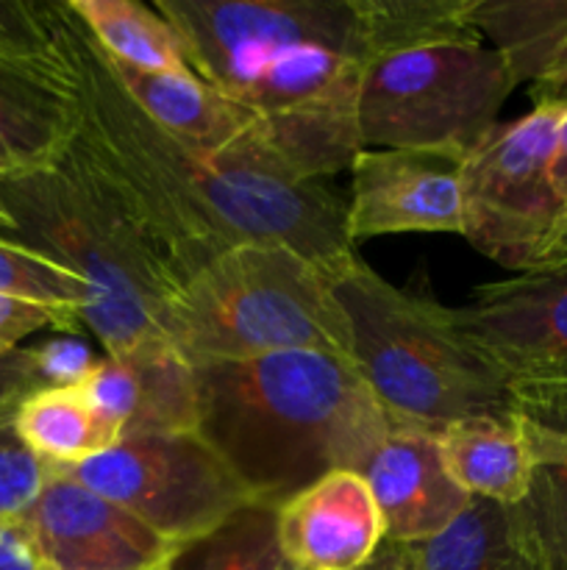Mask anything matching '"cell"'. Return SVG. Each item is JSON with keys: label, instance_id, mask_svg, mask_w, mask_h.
<instances>
[{"label": "cell", "instance_id": "7c38bea8", "mask_svg": "<svg viewBox=\"0 0 567 570\" xmlns=\"http://www.w3.org/2000/svg\"><path fill=\"white\" fill-rule=\"evenodd\" d=\"M459 165L415 150H361L350 165V243L384 234H461Z\"/></svg>", "mask_w": 567, "mask_h": 570}, {"label": "cell", "instance_id": "484cf974", "mask_svg": "<svg viewBox=\"0 0 567 570\" xmlns=\"http://www.w3.org/2000/svg\"><path fill=\"white\" fill-rule=\"evenodd\" d=\"M517 512L548 562L567 566V462L539 460Z\"/></svg>", "mask_w": 567, "mask_h": 570}, {"label": "cell", "instance_id": "52a82bcc", "mask_svg": "<svg viewBox=\"0 0 567 570\" xmlns=\"http://www.w3.org/2000/svg\"><path fill=\"white\" fill-rule=\"evenodd\" d=\"M517 81L487 42L434 45L367 65L359 89L365 148L465 161L498 126Z\"/></svg>", "mask_w": 567, "mask_h": 570}, {"label": "cell", "instance_id": "277c9868", "mask_svg": "<svg viewBox=\"0 0 567 570\" xmlns=\"http://www.w3.org/2000/svg\"><path fill=\"white\" fill-rule=\"evenodd\" d=\"M0 237L39 250L87 284L81 323L106 356L161 337L159 312L176 278L76 134L48 165L0 176Z\"/></svg>", "mask_w": 567, "mask_h": 570}, {"label": "cell", "instance_id": "ffe728a7", "mask_svg": "<svg viewBox=\"0 0 567 570\" xmlns=\"http://www.w3.org/2000/svg\"><path fill=\"white\" fill-rule=\"evenodd\" d=\"M131 371L133 412L126 438L142 434L198 432V384L195 367L170 348L165 337H153L128 354L117 356Z\"/></svg>", "mask_w": 567, "mask_h": 570}, {"label": "cell", "instance_id": "d6a6232c", "mask_svg": "<svg viewBox=\"0 0 567 570\" xmlns=\"http://www.w3.org/2000/svg\"><path fill=\"white\" fill-rule=\"evenodd\" d=\"M534 106H559L567 109V42L556 53L554 65L531 83Z\"/></svg>", "mask_w": 567, "mask_h": 570}, {"label": "cell", "instance_id": "e575fe53", "mask_svg": "<svg viewBox=\"0 0 567 570\" xmlns=\"http://www.w3.org/2000/svg\"><path fill=\"white\" fill-rule=\"evenodd\" d=\"M556 267H567V206L559 226H556V232L550 234L548 245H545L543 256H539L534 271H556Z\"/></svg>", "mask_w": 567, "mask_h": 570}, {"label": "cell", "instance_id": "9c48e42d", "mask_svg": "<svg viewBox=\"0 0 567 570\" xmlns=\"http://www.w3.org/2000/svg\"><path fill=\"white\" fill-rule=\"evenodd\" d=\"M59 471L126 507L172 546L203 538L256 501L198 432L126 438L103 454Z\"/></svg>", "mask_w": 567, "mask_h": 570}, {"label": "cell", "instance_id": "ac0fdd59", "mask_svg": "<svg viewBox=\"0 0 567 570\" xmlns=\"http://www.w3.org/2000/svg\"><path fill=\"white\" fill-rule=\"evenodd\" d=\"M420 570H548L517 507L472 499L437 538L415 546Z\"/></svg>", "mask_w": 567, "mask_h": 570}, {"label": "cell", "instance_id": "f1b7e54d", "mask_svg": "<svg viewBox=\"0 0 567 570\" xmlns=\"http://www.w3.org/2000/svg\"><path fill=\"white\" fill-rule=\"evenodd\" d=\"M76 326H83L81 315H76V312L0 295V348H20L22 340L44 332V328L72 332Z\"/></svg>", "mask_w": 567, "mask_h": 570}, {"label": "cell", "instance_id": "d590c367", "mask_svg": "<svg viewBox=\"0 0 567 570\" xmlns=\"http://www.w3.org/2000/svg\"><path fill=\"white\" fill-rule=\"evenodd\" d=\"M554 184L559 189L561 200L567 206V111L561 117L559 139H556V154H554Z\"/></svg>", "mask_w": 567, "mask_h": 570}, {"label": "cell", "instance_id": "74e56055", "mask_svg": "<svg viewBox=\"0 0 567 570\" xmlns=\"http://www.w3.org/2000/svg\"><path fill=\"white\" fill-rule=\"evenodd\" d=\"M11 412H14V410H9V412H0V417H6V415H11Z\"/></svg>", "mask_w": 567, "mask_h": 570}, {"label": "cell", "instance_id": "8fae6325", "mask_svg": "<svg viewBox=\"0 0 567 570\" xmlns=\"http://www.w3.org/2000/svg\"><path fill=\"white\" fill-rule=\"evenodd\" d=\"M450 317L509 382L567 373V267L484 284Z\"/></svg>", "mask_w": 567, "mask_h": 570}, {"label": "cell", "instance_id": "8d00e7d4", "mask_svg": "<svg viewBox=\"0 0 567 570\" xmlns=\"http://www.w3.org/2000/svg\"><path fill=\"white\" fill-rule=\"evenodd\" d=\"M548 570H567V566H561V562H548Z\"/></svg>", "mask_w": 567, "mask_h": 570}, {"label": "cell", "instance_id": "2e32d148", "mask_svg": "<svg viewBox=\"0 0 567 570\" xmlns=\"http://www.w3.org/2000/svg\"><path fill=\"white\" fill-rule=\"evenodd\" d=\"M111 67L139 109L181 142L209 154H261L256 117L195 72H142L115 61Z\"/></svg>", "mask_w": 567, "mask_h": 570}, {"label": "cell", "instance_id": "7a4b0ae2", "mask_svg": "<svg viewBox=\"0 0 567 570\" xmlns=\"http://www.w3.org/2000/svg\"><path fill=\"white\" fill-rule=\"evenodd\" d=\"M189 70L256 117V145L295 181H326L365 150L370 65L359 0H156Z\"/></svg>", "mask_w": 567, "mask_h": 570}, {"label": "cell", "instance_id": "f546056e", "mask_svg": "<svg viewBox=\"0 0 567 570\" xmlns=\"http://www.w3.org/2000/svg\"><path fill=\"white\" fill-rule=\"evenodd\" d=\"M33 351H37L44 387H81L92 367L98 365V356L78 337L48 340Z\"/></svg>", "mask_w": 567, "mask_h": 570}, {"label": "cell", "instance_id": "44dd1931", "mask_svg": "<svg viewBox=\"0 0 567 570\" xmlns=\"http://www.w3.org/2000/svg\"><path fill=\"white\" fill-rule=\"evenodd\" d=\"M472 20L517 83H534L567 42V0H476Z\"/></svg>", "mask_w": 567, "mask_h": 570}, {"label": "cell", "instance_id": "5b68a950", "mask_svg": "<svg viewBox=\"0 0 567 570\" xmlns=\"http://www.w3.org/2000/svg\"><path fill=\"white\" fill-rule=\"evenodd\" d=\"M331 287L348 317L350 360L392 423L439 432L515 412L511 382L456 328L450 306L395 287L361 259Z\"/></svg>", "mask_w": 567, "mask_h": 570}, {"label": "cell", "instance_id": "ba28073f", "mask_svg": "<svg viewBox=\"0 0 567 570\" xmlns=\"http://www.w3.org/2000/svg\"><path fill=\"white\" fill-rule=\"evenodd\" d=\"M559 106L498 122L459 165L461 237L517 273H531L565 215L554 184Z\"/></svg>", "mask_w": 567, "mask_h": 570}, {"label": "cell", "instance_id": "1f68e13d", "mask_svg": "<svg viewBox=\"0 0 567 570\" xmlns=\"http://www.w3.org/2000/svg\"><path fill=\"white\" fill-rule=\"evenodd\" d=\"M0 570H42L20 521L0 523Z\"/></svg>", "mask_w": 567, "mask_h": 570}, {"label": "cell", "instance_id": "30bf717a", "mask_svg": "<svg viewBox=\"0 0 567 570\" xmlns=\"http://www.w3.org/2000/svg\"><path fill=\"white\" fill-rule=\"evenodd\" d=\"M42 570H165L176 546L53 468L20 518Z\"/></svg>", "mask_w": 567, "mask_h": 570}, {"label": "cell", "instance_id": "603a6c76", "mask_svg": "<svg viewBox=\"0 0 567 570\" xmlns=\"http://www.w3.org/2000/svg\"><path fill=\"white\" fill-rule=\"evenodd\" d=\"M472 3L476 0H359L370 65L434 45L484 42Z\"/></svg>", "mask_w": 567, "mask_h": 570}, {"label": "cell", "instance_id": "7402d4cb", "mask_svg": "<svg viewBox=\"0 0 567 570\" xmlns=\"http://www.w3.org/2000/svg\"><path fill=\"white\" fill-rule=\"evenodd\" d=\"M94 42L115 65L142 72H192L176 28L137 0H70Z\"/></svg>", "mask_w": 567, "mask_h": 570}, {"label": "cell", "instance_id": "4316f807", "mask_svg": "<svg viewBox=\"0 0 567 570\" xmlns=\"http://www.w3.org/2000/svg\"><path fill=\"white\" fill-rule=\"evenodd\" d=\"M53 468L44 465L11 426L0 417V523L20 521L48 482Z\"/></svg>", "mask_w": 567, "mask_h": 570}, {"label": "cell", "instance_id": "8992f818", "mask_svg": "<svg viewBox=\"0 0 567 570\" xmlns=\"http://www.w3.org/2000/svg\"><path fill=\"white\" fill-rule=\"evenodd\" d=\"M159 334L192 367L287 351H326L350 360V326L331 276L276 243H239L222 250L167 295Z\"/></svg>", "mask_w": 567, "mask_h": 570}, {"label": "cell", "instance_id": "6da1fadb", "mask_svg": "<svg viewBox=\"0 0 567 570\" xmlns=\"http://www.w3.org/2000/svg\"><path fill=\"white\" fill-rule=\"evenodd\" d=\"M48 28L76 100V137L117 184L178 287L239 243L287 245L331 278L359 259L348 200L328 181H295L253 150L209 154L181 142L139 109L70 0H48Z\"/></svg>", "mask_w": 567, "mask_h": 570}, {"label": "cell", "instance_id": "9a60e30c", "mask_svg": "<svg viewBox=\"0 0 567 570\" xmlns=\"http://www.w3.org/2000/svg\"><path fill=\"white\" fill-rule=\"evenodd\" d=\"M76 128V100L50 53V31L44 61L0 59V176L53 161Z\"/></svg>", "mask_w": 567, "mask_h": 570}, {"label": "cell", "instance_id": "83f0119b", "mask_svg": "<svg viewBox=\"0 0 567 570\" xmlns=\"http://www.w3.org/2000/svg\"><path fill=\"white\" fill-rule=\"evenodd\" d=\"M511 404L523 423L567 443V373L511 382Z\"/></svg>", "mask_w": 567, "mask_h": 570}, {"label": "cell", "instance_id": "4fadbf2b", "mask_svg": "<svg viewBox=\"0 0 567 570\" xmlns=\"http://www.w3.org/2000/svg\"><path fill=\"white\" fill-rule=\"evenodd\" d=\"M278 543L292 570H361L387 540L359 471H331L278 504Z\"/></svg>", "mask_w": 567, "mask_h": 570}, {"label": "cell", "instance_id": "3957f363", "mask_svg": "<svg viewBox=\"0 0 567 570\" xmlns=\"http://www.w3.org/2000/svg\"><path fill=\"white\" fill-rule=\"evenodd\" d=\"M198 434L261 504L331 471H359L392 429L354 360L287 351L195 365Z\"/></svg>", "mask_w": 567, "mask_h": 570}, {"label": "cell", "instance_id": "d6986e66", "mask_svg": "<svg viewBox=\"0 0 567 570\" xmlns=\"http://www.w3.org/2000/svg\"><path fill=\"white\" fill-rule=\"evenodd\" d=\"M11 426L50 468L81 465L122 440L81 387L37 390L14 406Z\"/></svg>", "mask_w": 567, "mask_h": 570}, {"label": "cell", "instance_id": "e0dca14e", "mask_svg": "<svg viewBox=\"0 0 567 570\" xmlns=\"http://www.w3.org/2000/svg\"><path fill=\"white\" fill-rule=\"evenodd\" d=\"M437 443L450 476L470 499L506 507L526 499L537 460L515 412L461 417L439 429Z\"/></svg>", "mask_w": 567, "mask_h": 570}, {"label": "cell", "instance_id": "4dcf8cb0", "mask_svg": "<svg viewBox=\"0 0 567 570\" xmlns=\"http://www.w3.org/2000/svg\"><path fill=\"white\" fill-rule=\"evenodd\" d=\"M37 390H44L33 348H0V412H9Z\"/></svg>", "mask_w": 567, "mask_h": 570}, {"label": "cell", "instance_id": "5bb4252c", "mask_svg": "<svg viewBox=\"0 0 567 570\" xmlns=\"http://www.w3.org/2000/svg\"><path fill=\"white\" fill-rule=\"evenodd\" d=\"M389 543L420 546L442 534L470 504L439 451L437 432L392 423L361 468Z\"/></svg>", "mask_w": 567, "mask_h": 570}, {"label": "cell", "instance_id": "836d02e7", "mask_svg": "<svg viewBox=\"0 0 567 570\" xmlns=\"http://www.w3.org/2000/svg\"><path fill=\"white\" fill-rule=\"evenodd\" d=\"M361 570H420V562H417L415 546L389 543V540H384L378 554Z\"/></svg>", "mask_w": 567, "mask_h": 570}, {"label": "cell", "instance_id": "d4e9b609", "mask_svg": "<svg viewBox=\"0 0 567 570\" xmlns=\"http://www.w3.org/2000/svg\"><path fill=\"white\" fill-rule=\"evenodd\" d=\"M0 295L76 315H83L89 304L87 284L76 273L9 237H0Z\"/></svg>", "mask_w": 567, "mask_h": 570}, {"label": "cell", "instance_id": "cb8c5ba5", "mask_svg": "<svg viewBox=\"0 0 567 570\" xmlns=\"http://www.w3.org/2000/svg\"><path fill=\"white\" fill-rule=\"evenodd\" d=\"M276 512L250 501L203 538L176 546L165 570H292L278 543Z\"/></svg>", "mask_w": 567, "mask_h": 570}]
</instances>
